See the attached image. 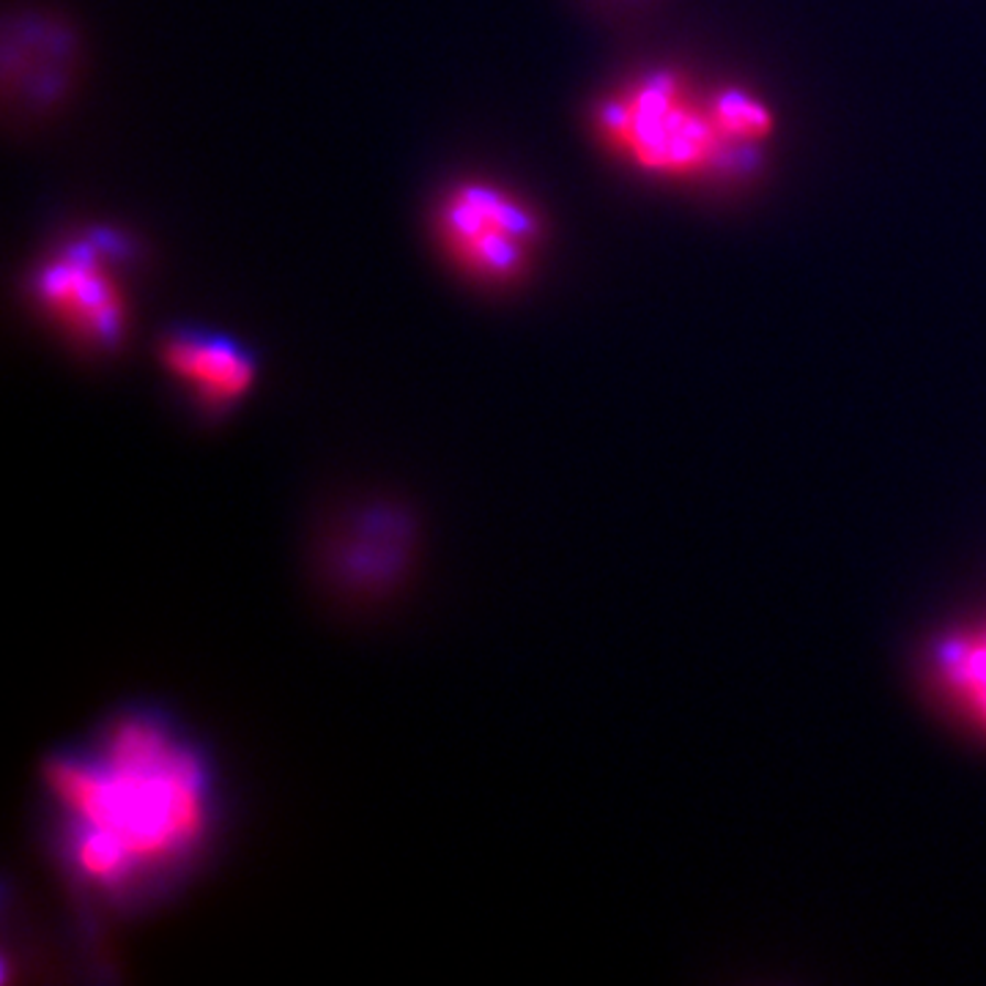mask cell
<instances>
[{
  "instance_id": "6da1fadb",
  "label": "cell",
  "mask_w": 986,
  "mask_h": 986,
  "mask_svg": "<svg viewBox=\"0 0 986 986\" xmlns=\"http://www.w3.org/2000/svg\"><path fill=\"white\" fill-rule=\"evenodd\" d=\"M47 787L72 872L108 896H134L182 872L217 811L198 745L145 710L50 762Z\"/></svg>"
},
{
  "instance_id": "7a4b0ae2",
  "label": "cell",
  "mask_w": 986,
  "mask_h": 986,
  "mask_svg": "<svg viewBox=\"0 0 986 986\" xmlns=\"http://www.w3.org/2000/svg\"><path fill=\"white\" fill-rule=\"evenodd\" d=\"M595 129L616 160L642 176L721 182L759 165L776 123L745 88H702L682 72L653 69L598 105Z\"/></svg>"
},
{
  "instance_id": "3957f363",
  "label": "cell",
  "mask_w": 986,
  "mask_h": 986,
  "mask_svg": "<svg viewBox=\"0 0 986 986\" xmlns=\"http://www.w3.org/2000/svg\"><path fill=\"white\" fill-rule=\"evenodd\" d=\"M436 233L445 255L485 285L524 280L543 244L537 211L513 189L491 182L452 187L436 211Z\"/></svg>"
},
{
  "instance_id": "277c9868",
  "label": "cell",
  "mask_w": 986,
  "mask_h": 986,
  "mask_svg": "<svg viewBox=\"0 0 986 986\" xmlns=\"http://www.w3.org/2000/svg\"><path fill=\"white\" fill-rule=\"evenodd\" d=\"M121 263L119 239L86 233L44 258L33 274V294L69 338L94 351H110L129 327Z\"/></svg>"
},
{
  "instance_id": "5b68a950",
  "label": "cell",
  "mask_w": 986,
  "mask_h": 986,
  "mask_svg": "<svg viewBox=\"0 0 986 986\" xmlns=\"http://www.w3.org/2000/svg\"><path fill=\"white\" fill-rule=\"evenodd\" d=\"M160 360L204 412L220 414L242 403L258 375L255 357L215 329L178 327L162 338Z\"/></svg>"
},
{
  "instance_id": "8992f818",
  "label": "cell",
  "mask_w": 986,
  "mask_h": 986,
  "mask_svg": "<svg viewBox=\"0 0 986 986\" xmlns=\"http://www.w3.org/2000/svg\"><path fill=\"white\" fill-rule=\"evenodd\" d=\"M940 675L967 715L986 726V631L951 638L940 649Z\"/></svg>"
}]
</instances>
